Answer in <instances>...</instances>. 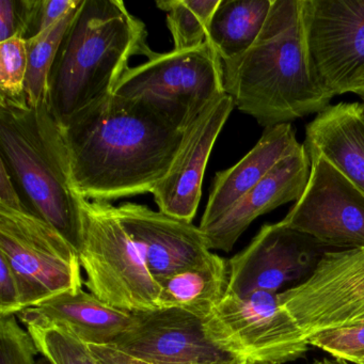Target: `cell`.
<instances>
[{
	"instance_id": "obj_1",
	"label": "cell",
	"mask_w": 364,
	"mask_h": 364,
	"mask_svg": "<svg viewBox=\"0 0 364 364\" xmlns=\"http://www.w3.org/2000/svg\"><path fill=\"white\" fill-rule=\"evenodd\" d=\"M60 129L76 195L112 203L152 193L176 163L188 127L148 100L114 93Z\"/></svg>"
},
{
	"instance_id": "obj_2",
	"label": "cell",
	"mask_w": 364,
	"mask_h": 364,
	"mask_svg": "<svg viewBox=\"0 0 364 364\" xmlns=\"http://www.w3.org/2000/svg\"><path fill=\"white\" fill-rule=\"evenodd\" d=\"M223 67L225 93L267 129L319 114L331 101L311 68L302 0H274L255 43Z\"/></svg>"
},
{
	"instance_id": "obj_3",
	"label": "cell",
	"mask_w": 364,
	"mask_h": 364,
	"mask_svg": "<svg viewBox=\"0 0 364 364\" xmlns=\"http://www.w3.org/2000/svg\"><path fill=\"white\" fill-rule=\"evenodd\" d=\"M146 25L121 0H82L50 68L46 103L59 127L114 95L136 55L148 58Z\"/></svg>"
},
{
	"instance_id": "obj_4",
	"label": "cell",
	"mask_w": 364,
	"mask_h": 364,
	"mask_svg": "<svg viewBox=\"0 0 364 364\" xmlns=\"http://www.w3.org/2000/svg\"><path fill=\"white\" fill-rule=\"evenodd\" d=\"M0 161L27 208L56 229L80 255L82 216L71 182L60 127L43 102L38 106L0 99Z\"/></svg>"
},
{
	"instance_id": "obj_5",
	"label": "cell",
	"mask_w": 364,
	"mask_h": 364,
	"mask_svg": "<svg viewBox=\"0 0 364 364\" xmlns=\"http://www.w3.org/2000/svg\"><path fill=\"white\" fill-rule=\"evenodd\" d=\"M82 216L80 265L92 295L127 312L159 308L161 287L110 202L80 199Z\"/></svg>"
},
{
	"instance_id": "obj_6",
	"label": "cell",
	"mask_w": 364,
	"mask_h": 364,
	"mask_svg": "<svg viewBox=\"0 0 364 364\" xmlns=\"http://www.w3.org/2000/svg\"><path fill=\"white\" fill-rule=\"evenodd\" d=\"M129 68L114 95L142 97L165 110L181 129L191 127L214 102L227 95L223 60L208 43L156 54Z\"/></svg>"
},
{
	"instance_id": "obj_7",
	"label": "cell",
	"mask_w": 364,
	"mask_h": 364,
	"mask_svg": "<svg viewBox=\"0 0 364 364\" xmlns=\"http://www.w3.org/2000/svg\"><path fill=\"white\" fill-rule=\"evenodd\" d=\"M0 257L16 274L24 310L82 289L77 251L29 210L0 205Z\"/></svg>"
},
{
	"instance_id": "obj_8",
	"label": "cell",
	"mask_w": 364,
	"mask_h": 364,
	"mask_svg": "<svg viewBox=\"0 0 364 364\" xmlns=\"http://www.w3.org/2000/svg\"><path fill=\"white\" fill-rule=\"evenodd\" d=\"M208 336L230 355L253 364H285L306 357L310 349L278 294L255 291L225 297L205 319Z\"/></svg>"
},
{
	"instance_id": "obj_9",
	"label": "cell",
	"mask_w": 364,
	"mask_h": 364,
	"mask_svg": "<svg viewBox=\"0 0 364 364\" xmlns=\"http://www.w3.org/2000/svg\"><path fill=\"white\" fill-rule=\"evenodd\" d=\"M278 299L306 341L364 323V247L325 251L312 274Z\"/></svg>"
},
{
	"instance_id": "obj_10",
	"label": "cell",
	"mask_w": 364,
	"mask_h": 364,
	"mask_svg": "<svg viewBox=\"0 0 364 364\" xmlns=\"http://www.w3.org/2000/svg\"><path fill=\"white\" fill-rule=\"evenodd\" d=\"M313 74L330 97L358 95L364 80V0H302Z\"/></svg>"
},
{
	"instance_id": "obj_11",
	"label": "cell",
	"mask_w": 364,
	"mask_h": 364,
	"mask_svg": "<svg viewBox=\"0 0 364 364\" xmlns=\"http://www.w3.org/2000/svg\"><path fill=\"white\" fill-rule=\"evenodd\" d=\"M309 156L308 184L283 223L323 247H364V193L325 157Z\"/></svg>"
},
{
	"instance_id": "obj_12",
	"label": "cell",
	"mask_w": 364,
	"mask_h": 364,
	"mask_svg": "<svg viewBox=\"0 0 364 364\" xmlns=\"http://www.w3.org/2000/svg\"><path fill=\"white\" fill-rule=\"evenodd\" d=\"M323 247L282 220L264 225L250 244L228 261L227 294H280L287 285L302 282L312 274Z\"/></svg>"
},
{
	"instance_id": "obj_13",
	"label": "cell",
	"mask_w": 364,
	"mask_h": 364,
	"mask_svg": "<svg viewBox=\"0 0 364 364\" xmlns=\"http://www.w3.org/2000/svg\"><path fill=\"white\" fill-rule=\"evenodd\" d=\"M112 344L151 364H231L236 358L208 336L205 319L178 308L133 312Z\"/></svg>"
},
{
	"instance_id": "obj_14",
	"label": "cell",
	"mask_w": 364,
	"mask_h": 364,
	"mask_svg": "<svg viewBox=\"0 0 364 364\" xmlns=\"http://www.w3.org/2000/svg\"><path fill=\"white\" fill-rule=\"evenodd\" d=\"M156 282L206 263L214 255L199 227L137 203L116 206Z\"/></svg>"
},
{
	"instance_id": "obj_15",
	"label": "cell",
	"mask_w": 364,
	"mask_h": 364,
	"mask_svg": "<svg viewBox=\"0 0 364 364\" xmlns=\"http://www.w3.org/2000/svg\"><path fill=\"white\" fill-rule=\"evenodd\" d=\"M234 106L233 99L225 95L206 108L187 129L176 163L151 193L159 212L189 223L195 218L208 159Z\"/></svg>"
},
{
	"instance_id": "obj_16",
	"label": "cell",
	"mask_w": 364,
	"mask_h": 364,
	"mask_svg": "<svg viewBox=\"0 0 364 364\" xmlns=\"http://www.w3.org/2000/svg\"><path fill=\"white\" fill-rule=\"evenodd\" d=\"M310 173V156L302 144L299 151L282 159L220 218L200 229L208 248L230 252L257 217L283 204L297 202L306 189Z\"/></svg>"
},
{
	"instance_id": "obj_17",
	"label": "cell",
	"mask_w": 364,
	"mask_h": 364,
	"mask_svg": "<svg viewBox=\"0 0 364 364\" xmlns=\"http://www.w3.org/2000/svg\"><path fill=\"white\" fill-rule=\"evenodd\" d=\"M16 316L24 325L63 328L88 345L112 344L134 323L133 312L108 306L82 289L59 294Z\"/></svg>"
},
{
	"instance_id": "obj_18",
	"label": "cell",
	"mask_w": 364,
	"mask_h": 364,
	"mask_svg": "<svg viewBox=\"0 0 364 364\" xmlns=\"http://www.w3.org/2000/svg\"><path fill=\"white\" fill-rule=\"evenodd\" d=\"M301 146L289 123L266 129L261 139L244 159L215 176L200 229L220 218L282 159L299 151Z\"/></svg>"
},
{
	"instance_id": "obj_19",
	"label": "cell",
	"mask_w": 364,
	"mask_h": 364,
	"mask_svg": "<svg viewBox=\"0 0 364 364\" xmlns=\"http://www.w3.org/2000/svg\"><path fill=\"white\" fill-rule=\"evenodd\" d=\"M309 154L325 157L364 193V114L361 104L329 105L306 127Z\"/></svg>"
},
{
	"instance_id": "obj_20",
	"label": "cell",
	"mask_w": 364,
	"mask_h": 364,
	"mask_svg": "<svg viewBox=\"0 0 364 364\" xmlns=\"http://www.w3.org/2000/svg\"><path fill=\"white\" fill-rule=\"evenodd\" d=\"M229 263L214 253L206 263L159 283V308H178L206 319L227 293Z\"/></svg>"
},
{
	"instance_id": "obj_21",
	"label": "cell",
	"mask_w": 364,
	"mask_h": 364,
	"mask_svg": "<svg viewBox=\"0 0 364 364\" xmlns=\"http://www.w3.org/2000/svg\"><path fill=\"white\" fill-rule=\"evenodd\" d=\"M274 0H221L206 41L223 63L247 52L261 35Z\"/></svg>"
},
{
	"instance_id": "obj_22",
	"label": "cell",
	"mask_w": 364,
	"mask_h": 364,
	"mask_svg": "<svg viewBox=\"0 0 364 364\" xmlns=\"http://www.w3.org/2000/svg\"><path fill=\"white\" fill-rule=\"evenodd\" d=\"M221 0H159L176 50L199 48L208 39L213 16Z\"/></svg>"
},
{
	"instance_id": "obj_23",
	"label": "cell",
	"mask_w": 364,
	"mask_h": 364,
	"mask_svg": "<svg viewBox=\"0 0 364 364\" xmlns=\"http://www.w3.org/2000/svg\"><path fill=\"white\" fill-rule=\"evenodd\" d=\"M80 5L69 12L56 25L40 33L37 37L26 41L27 55H28L26 93L27 100L31 106H38L46 101L50 68L56 58L63 36L73 21Z\"/></svg>"
},
{
	"instance_id": "obj_24",
	"label": "cell",
	"mask_w": 364,
	"mask_h": 364,
	"mask_svg": "<svg viewBox=\"0 0 364 364\" xmlns=\"http://www.w3.org/2000/svg\"><path fill=\"white\" fill-rule=\"evenodd\" d=\"M40 355L53 364H100L88 344L63 328L43 323L25 325Z\"/></svg>"
},
{
	"instance_id": "obj_25",
	"label": "cell",
	"mask_w": 364,
	"mask_h": 364,
	"mask_svg": "<svg viewBox=\"0 0 364 364\" xmlns=\"http://www.w3.org/2000/svg\"><path fill=\"white\" fill-rule=\"evenodd\" d=\"M28 69L26 40L14 38L0 42V99L26 103Z\"/></svg>"
},
{
	"instance_id": "obj_26",
	"label": "cell",
	"mask_w": 364,
	"mask_h": 364,
	"mask_svg": "<svg viewBox=\"0 0 364 364\" xmlns=\"http://www.w3.org/2000/svg\"><path fill=\"white\" fill-rule=\"evenodd\" d=\"M39 351L16 315L0 317V364H38Z\"/></svg>"
},
{
	"instance_id": "obj_27",
	"label": "cell",
	"mask_w": 364,
	"mask_h": 364,
	"mask_svg": "<svg viewBox=\"0 0 364 364\" xmlns=\"http://www.w3.org/2000/svg\"><path fill=\"white\" fill-rule=\"evenodd\" d=\"M308 343L334 359L355 364L364 359V323L321 332L309 338Z\"/></svg>"
},
{
	"instance_id": "obj_28",
	"label": "cell",
	"mask_w": 364,
	"mask_h": 364,
	"mask_svg": "<svg viewBox=\"0 0 364 364\" xmlns=\"http://www.w3.org/2000/svg\"><path fill=\"white\" fill-rule=\"evenodd\" d=\"M36 0H0V42L26 39Z\"/></svg>"
},
{
	"instance_id": "obj_29",
	"label": "cell",
	"mask_w": 364,
	"mask_h": 364,
	"mask_svg": "<svg viewBox=\"0 0 364 364\" xmlns=\"http://www.w3.org/2000/svg\"><path fill=\"white\" fill-rule=\"evenodd\" d=\"M80 3V0H36L31 26L25 40L33 39L56 25Z\"/></svg>"
},
{
	"instance_id": "obj_30",
	"label": "cell",
	"mask_w": 364,
	"mask_h": 364,
	"mask_svg": "<svg viewBox=\"0 0 364 364\" xmlns=\"http://www.w3.org/2000/svg\"><path fill=\"white\" fill-rule=\"evenodd\" d=\"M24 310L22 293L10 264L0 257V317L18 315Z\"/></svg>"
},
{
	"instance_id": "obj_31",
	"label": "cell",
	"mask_w": 364,
	"mask_h": 364,
	"mask_svg": "<svg viewBox=\"0 0 364 364\" xmlns=\"http://www.w3.org/2000/svg\"><path fill=\"white\" fill-rule=\"evenodd\" d=\"M0 205L14 210H29L3 161H0Z\"/></svg>"
},
{
	"instance_id": "obj_32",
	"label": "cell",
	"mask_w": 364,
	"mask_h": 364,
	"mask_svg": "<svg viewBox=\"0 0 364 364\" xmlns=\"http://www.w3.org/2000/svg\"><path fill=\"white\" fill-rule=\"evenodd\" d=\"M100 364H151L131 353H125L116 345H88Z\"/></svg>"
},
{
	"instance_id": "obj_33",
	"label": "cell",
	"mask_w": 364,
	"mask_h": 364,
	"mask_svg": "<svg viewBox=\"0 0 364 364\" xmlns=\"http://www.w3.org/2000/svg\"><path fill=\"white\" fill-rule=\"evenodd\" d=\"M319 364H351L344 360L334 359V358H325L323 360H318Z\"/></svg>"
},
{
	"instance_id": "obj_34",
	"label": "cell",
	"mask_w": 364,
	"mask_h": 364,
	"mask_svg": "<svg viewBox=\"0 0 364 364\" xmlns=\"http://www.w3.org/2000/svg\"><path fill=\"white\" fill-rule=\"evenodd\" d=\"M38 364H53L48 358L43 357V355H39L38 357Z\"/></svg>"
},
{
	"instance_id": "obj_35",
	"label": "cell",
	"mask_w": 364,
	"mask_h": 364,
	"mask_svg": "<svg viewBox=\"0 0 364 364\" xmlns=\"http://www.w3.org/2000/svg\"><path fill=\"white\" fill-rule=\"evenodd\" d=\"M231 364H253L251 363V362L248 361H242V360H236V361H234L233 363Z\"/></svg>"
},
{
	"instance_id": "obj_36",
	"label": "cell",
	"mask_w": 364,
	"mask_h": 364,
	"mask_svg": "<svg viewBox=\"0 0 364 364\" xmlns=\"http://www.w3.org/2000/svg\"><path fill=\"white\" fill-rule=\"evenodd\" d=\"M360 97H362V101H363V103L361 104L362 106V112H363L364 114V93H360Z\"/></svg>"
},
{
	"instance_id": "obj_37",
	"label": "cell",
	"mask_w": 364,
	"mask_h": 364,
	"mask_svg": "<svg viewBox=\"0 0 364 364\" xmlns=\"http://www.w3.org/2000/svg\"><path fill=\"white\" fill-rule=\"evenodd\" d=\"M360 93H364V80H363V85H362V89H361V90L359 91V92H358V95H359Z\"/></svg>"
},
{
	"instance_id": "obj_38",
	"label": "cell",
	"mask_w": 364,
	"mask_h": 364,
	"mask_svg": "<svg viewBox=\"0 0 364 364\" xmlns=\"http://www.w3.org/2000/svg\"><path fill=\"white\" fill-rule=\"evenodd\" d=\"M355 364H364V359L359 360V361L355 362Z\"/></svg>"
},
{
	"instance_id": "obj_39",
	"label": "cell",
	"mask_w": 364,
	"mask_h": 364,
	"mask_svg": "<svg viewBox=\"0 0 364 364\" xmlns=\"http://www.w3.org/2000/svg\"><path fill=\"white\" fill-rule=\"evenodd\" d=\"M311 364H319L318 360H317V361L313 362V363Z\"/></svg>"
},
{
	"instance_id": "obj_40",
	"label": "cell",
	"mask_w": 364,
	"mask_h": 364,
	"mask_svg": "<svg viewBox=\"0 0 364 364\" xmlns=\"http://www.w3.org/2000/svg\"><path fill=\"white\" fill-rule=\"evenodd\" d=\"M257 364H262V363H257Z\"/></svg>"
}]
</instances>
